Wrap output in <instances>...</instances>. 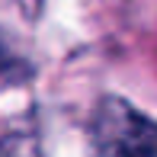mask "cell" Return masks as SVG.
I'll return each instance as SVG.
<instances>
[{"mask_svg": "<svg viewBox=\"0 0 157 157\" xmlns=\"http://www.w3.org/2000/svg\"><path fill=\"white\" fill-rule=\"evenodd\" d=\"M93 141L103 157H157V125L116 96L96 106Z\"/></svg>", "mask_w": 157, "mask_h": 157, "instance_id": "1", "label": "cell"}]
</instances>
